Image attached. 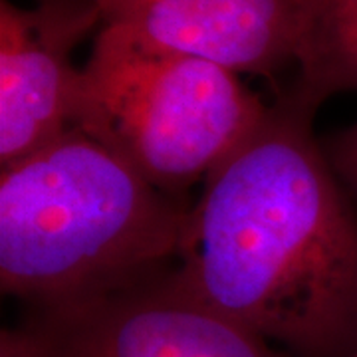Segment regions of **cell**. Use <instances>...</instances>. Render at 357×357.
<instances>
[{
    "label": "cell",
    "instance_id": "7",
    "mask_svg": "<svg viewBox=\"0 0 357 357\" xmlns=\"http://www.w3.org/2000/svg\"><path fill=\"white\" fill-rule=\"evenodd\" d=\"M292 64L286 96L314 114L335 93L357 91V0H296Z\"/></svg>",
    "mask_w": 357,
    "mask_h": 357
},
{
    "label": "cell",
    "instance_id": "3",
    "mask_svg": "<svg viewBox=\"0 0 357 357\" xmlns=\"http://www.w3.org/2000/svg\"><path fill=\"white\" fill-rule=\"evenodd\" d=\"M238 76L102 26L82 68L76 129L171 195L208 177L268 114Z\"/></svg>",
    "mask_w": 357,
    "mask_h": 357
},
{
    "label": "cell",
    "instance_id": "6",
    "mask_svg": "<svg viewBox=\"0 0 357 357\" xmlns=\"http://www.w3.org/2000/svg\"><path fill=\"white\" fill-rule=\"evenodd\" d=\"M102 26L236 74L292 64L296 0H98Z\"/></svg>",
    "mask_w": 357,
    "mask_h": 357
},
{
    "label": "cell",
    "instance_id": "9",
    "mask_svg": "<svg viewBox=\"0 0 357 357\" xmlns=\"http://www.w3.org/2000/svg\"><path fill=\"white\" fill-rule=\"evenodd\" d=\"M0 357H50V354L36 328L26 321L20 328L2 330Z\"/></svg>",
    "mask_w": 357,
    "mask_h": 357
},
{
    "label": "cell",
    "instance_id": "8",
    "mask_svg": "<svg viewBox=\"0 0 357 357\" xmlns=\"http://www.w3.org/2000/svg\"><path fill=\"white\" fill-rule=\"evenodd\" d=\"M324 151L342 185L357 197V121L332 135Z\"/></svg>",
    "mask_w": 357,
    "mask_h": 357
},
{
    "label": "cell",
    "instance_id": "1",
    "mask_svg": "<svg viewBox=\"0 0 357 357\" xmlns=\"http://www.w3.org/2000/svg\"><path fill=\"white\" fill-rule=\"evenodd\" d=\"M312 115L284 96L211 171L173 274L290 357H351L357 215Z\"/></svg>",
    "mask_w": 357,
    "mask_h": 357
},
{
    "label": "cell",
    "instance_id": "2",
    "mask_svg": "<svg viewBox=\"0 0 357 357\" xmlns=\"http://www.w3.org/2000/svg\"><path fill=\"white\" fill-rule=\"evenodd\" d=\"M189 211L103 143L72 129L0 173V284L34 312L155 276Z\"/></svg>",
    "mask_w": 357,
    "mask_h": 357
},
{
    "label": "cell",
    "instance_id": "5",
    "mask_svg": "<svg viewBox=\"0 0 357 357\" xmlns=\"http://www.w3.org/2000/svg\"><path fill=\"white\" fill-rule=\"evenodd\" d=\"M98 0L0 2V167L76 129L82 70L72 52L102 28Z\"/></svg>",
    "mask_w": 357,
    "mask_h": 357
},
{
    "label": "cell",
    "instance_id": "4",
    "mask_svg": "<svg viewBox=\"0 0 357 357\" xmlns=\"http://www.w3.org/2000/svg\"><path fill=\"white\" fill-rule=\"evenodd\" d=\"M50 357H290L192 296L175 274L34 312Z\"/></svg>",
    "mask_w": 357,
    "mask_h": 357
},
{
    "label": "cell",
    "instance_id": "10",
    "mask_svg": "<svg viewBox=\"0 0 357 357\" xmlns=\"http://www.w3.org/2000/svg\"><path fill=\"white\" fill-rule=\"evenodd\" d=\"M351 357H357V351H356V354H354V356H351Z\"/></svg>",
    "mask_w": 357,
    "mask_h": 357
}]
</instances>
